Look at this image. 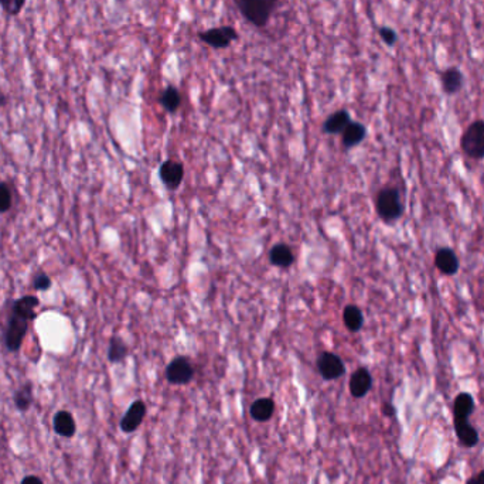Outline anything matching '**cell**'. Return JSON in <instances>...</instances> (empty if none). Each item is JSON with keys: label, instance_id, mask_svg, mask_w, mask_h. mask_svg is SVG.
Instances as JSON below:
<instances>
[{"label": "cell", "instance_id": "6da1fadb", "mask_svg": "<svg viewBox=\"0 0 484 484\" xmlns=\"http://www.w3.org/2000/svg\"><path fill=\"white\" fill-rule=\"evenodd\" d=\"M476 409L474 398L470 392H459L453 399V428L460 446L471 449L478 445L480 436L477 429L470 424V417Z\"/></svg>", "mask_w": 484, "mask_h": 484}, {"label": "cell", "instance_id": "7a4b0ae2", "mask_svg": "<svg viewBox=\"0 0 484 484\" xmlns=\"http://www.w3.org/2000/svg\"><path fill=\"white\" fill-rule=\"evenodd\" d=\"M234 2L241 15L256 27H263L269 22L278 5V0H234Z\"/></svg>", "mask_w": 484, "mask_h": 484}, {"label": "cell", "instance_id": "3957f363", "mask_svg": "<svg viewBox=\"0 0 484 484\" xmlns=\"http://www.w3.org/2000/svg\"><path fill=\"white\" fill-rule=\"evenodd\" d=\"M375 209L380 219L385 223H394L403 214V204L401 201L399 191L394 187L382 188L375 201Z\"/></svg>", "mask_w": 484, "mask_h": 484}, {"label": "cell", "instance_id": "277c9868", "mask_svg": "<svg viewBox=\"0 0 484 484\" xmlns=\"http://www.w3.org/2000/svg\"><path fill=\"white\" fill-rule=\"evenodd\" d=\"M460 148L470 159H484V120L477 119L469 125L460 137Z\"/></svg>", "mask_w": 484, "mask_h": 484}, {"label": "cell", "instance_id": "5b68a950", "mask_svg": "<svg viewBox=\"0 0 484 484\" xmlns=\"http://www.w3.org/2000/svg\"><path fill=\"white\" fill-rule=\"evenodd\" d=\"M29 321L30 320L12 312L5 330V345L9 352L18 353L22 349L23 340L29 330Z\"/></svg>", "mask_w": 484, "mask_h": 484}, {"label": "cell", "instance_id": "8992f818", "mask_svg": "<svg viewBox=\"0 0 484 484\" xmlns=\"http://www.w3.org/2000/svg\"><path fill=\"white\" fill-rule=\"evenodd\" d=\"M198 37L202 43H205L207 46H210L213 48H227L231 46L233 41L238 39V33L231 26H223V27L204 30L198 34Z\"/></svg>", "mask_w": 484, "mask_h": 484}, {"label": "cell", "instance_id": "52a82bcc", "mask_svg": "<svg viewBox=\"0 0 484 484\" xmlns=\"http://www.w3.org/2000/svg\"><path fill=\"white\" fill-rule=\"evenodd\" d=\"M194 377V368L186 357L174 359L166 368V378L173 385H186Z\"/></svg>", "mask_w": 484, "mask_h": 484}, {"label": "cell", "instance_id": "ba28073f", "mask_svg": "<svg viewBox=\"0 0 484 484\" xmlns=\"http://www.w3.org/2000/svg\"><path fill=\"white\" fill-rule=\"evenodd\" d=\"M146 417V405L144 401H134L120 420V429L125 434H133L137 431Z\"/></svg>", "mask_w": 484, "mask_h": 484}, {"label": "cell", "instance_id": "9c48e42d", "mask_svg": "<svg viewBox=\"0 0 484 484\" xmlns=\"http://www.w3.org/2000/svg\"><path fill=\"white\" fill-rule=\"evenodd\" d=\"M317 370H319V374L327 381L337 380L343 377L345 373L343 360L333 353L320 354V357L317 359Z\"/></svg>", "mask_w": 484, "mask_h": 484}, {"label": "cell", "instance_id": "30bf717a", "mask_svg": "<svg viewBox=\"0 0 484 484\" xmlns=\"http://www.w3.org/2000/svg\"><path fill=\"white\" fill-rule=\"evenodd\" d=\"M435 265L442 275L455 276L460 269V262L452 248H441L435 255Z\"/></svg>", "mask_w": 484, "mask_h": 484}, {"label": "cell", "instance_id": "8fae6325", "mask_svg": "<svg viewBox=\"0 0 484 484\" xmlns=\"http://www.w3.org/2000/svg\"><path fill=\"white\" fill-rule=\"evenodd\" d=\"M159 174L162 181L166 184L167 188L174 190L180 186V183L183 181L184 177V169L180 163L173 162V160H166L160 169H159Z\"/></svg>", "mask_w": 484, "mask_h": 484}, {"label": "cell", "instance_id": "7c38bea8", "mask_svg": "<svg viewBox=\"0 0 484 484\" xmlns=\"http://www.w3.org/2000/svg\"><path fill=\"white\" fill-rule=\"evenodd\" d=\"M350 392L354 398H364L373 388V377L367 368H359L350 378Z\"/></svg>", "mask_w": 484, "mask_h": 484}, {"label": "cell", "instance_id": "4fadbf2b", "mask_svg": "<svg viewBox=\"0 0 484 484\" xmlns=\"http://www.w3.org/2000/svg\"><path fill=\"white\" fill-rule=\"evenodd\" d=\"M54 432L62 438H73L77 432V425L73 415L68 410H60L55 413L53 421Z\"/></svg>", "mask_w": 484, "mask_h": 484}, {"label": "cell", "instance_id": "5bb4252c", "mask_svg": "<svg viewBox=\"0 0 484 484\" xmlns=\"http://www.w3.org/2000/svg\"><path fill=\"white\" fill-rule=\"evenodd\" d=\"M442 90L446 95H455L463 88V74L456 67H450L441 73Z\"/></svg>", "mask_w": 484, "mask_h": 484}, {"label": "cell", "instance_id": "9a60e30c", "mask_svg": "<svg viewBox=\"0 0 484 484\" xmlns=\"http://www.w3.org/2000/svg\"><path fill=\"white\" fill-rule=\"evenodd\" d=\"M40 305V300L37 296L34 295H26L18 300L13 302V306H12V312L27 319V320H33L36 319V309L39 307Z\"/></svg>", "mask_w": 484, "mask_h": 484}, {"label": "cell", "instance_id": "2e32d148", "mask_svg": "<svg viewBox=\"0 0 484 484\" xmlns=\"http://www.w3.org/2000/svg\"><path fill=\"white\" fill-rule=\"evenodd\" d=\"M343 145L345 148H353L360 145L367 134V129L360 122H350L343 130Z\"/></svg>", "mask_w": 484, "mask_h": 484}, {"label": "cell", "instance_id": "e0dca14e", "mask_svg": "<svg viewBox=\"0 0 484 484\" xmlns=\"http://www.w3.org/2000/svg\"><path fill=\"white\" fill-rule=\"evenodd\" d=\"M275 412V402L270 398H259L256 399L249 409L251 418L256 422H266L272 418Z\"/></svg>", "mask_w": 484, "mask_h": 484}, {"label": "cell", "instance_id": "ac0fdd59", "mask_svg": "<svg viewBox=\"0 0 484 484\" xmlns=\"http://www.w3.org/2000/svg\"><path fill=\"white\" fill-rule=\"evenodd\" d=\"M350 122H352L350 113L347 111L341 109L327 118V120L323 125V130L326 133H343V130L347 127Z\"/></svg>", "mask_w": 484, "mask_h": 484}, {"label": "cell", "instance_id": "d6986e66", "mask_svg": "<svg viewBox=\"0 0 484 484\" xmlns=\"http://www.w3.org/2000/svg\"><path fill=\"white\" fill-rule=\"evenodd\" d=\"M269 259L272 262V265L275 266H279V268H288L293 263V252L292 249L285 245V244H279V245H275L270 252H269Z\"/></svg>", "mask_w": 484, "mask_h": 484}, {"label": "cell", "instance_id": "ffe728a7", "mask_svg": "<svg viewBox=\"0 0 484 484\" xmlns=\"http://www.w3.org/2000/svg\"><path fill=\"white\" fill-rule=\"evenodd\" d=\"M343 321L350 331H359L364 324L363 312L354 305L345 306L343 312Z\"/></svg>", "mask_w": 484, "mask_h": 484}, {"label": "cell", "instance_id": "44dd1931", "mask_svg": "<svg viewBox=\"0 0 484 484\" xmlns=\"http://www.w3.org/2000/svg\"><path fill=\"white\" fill-rule=\"evenodd\" d=\"M33 402H34L33 384L26 382L15 392V405L20 412H26L32 408Z\"/></svg>", "mask_w": 484, "mask_h": 484}, {"label": "cell", "instance_id": "7402d4cb", "mask_svg": "<svg viewBox=\"0 0 484 484\" xmlns=\"http://www.w3.org/2000/svg\"><path fill=\"white\" fill-rule=\"evenodd\" d=\"M127 356V345L125 341L119 337L111 338L109 347H108V360L111 363H120L126 359Z\"/></svg>", "mask_w": 484, "mask_h": 484}, {"label": "cell", "instance_id": "603a6c76", "mask_svg": "<svg viewBox=\"0 0 484 484\" xmlns=\"http://www.w3.org/2000/svg\"><path fill=\"white\" fill-rule=\"evenodd\" d=\"M159 101L167 112H176L181 104V97L174 87H167L160 95Z\"/></svg>", "mask_w": 484, "mask_h": 484}, {"label": "cell", "instance_id": "cb8c5ba5", "mask_svg": "<svg viewBox=\"0 0 484 484\" xmlns=\"http://www.w3.org/2000/svg\"><path fill=\"white\" fill-rule=\"evenodd\" d=\"M13 195L8 183L0 181V214H5L12 209Z\"/></svg>", "mask_w": 484, "mask_h": 484}, {"label": "cell", "instance_id": "d4e9b609", "mask_svg": "<svg viewBox=\"0 0 484 484\" xmlns=\"http://www.w3.org/2000/svg\"><path fill=\"white\" fill-rule=\"evenodd\" d=\"M25 5L26 0H0V6H2V9L11 16L20 15Z\"/></svg>", "mask_w": 484, "mask_h": 484}, {"label": "cell", "instance_id": "484cf974", "mask_svg": "<svg viewBox=\"0 0 484 484\" xmlns=\"http://www.w3.org/2000/svg\"><path fill=\"white\" fill-rule=\"evenodd\" d=\"M53 282H51V278L50 276L46 273V272H39L36 276H34V279H33V288L34 291L37 292H44V291H48L51 288Z\"/></svg>", "mask_w": 484, "mask_h": 484}, {"label": "cell", "instance_id": "4316f807", "mask_svg": "<svg viewBox=\"0 0 484 484\" xmlns=\"http://www.w3.org/2000/svg\"><path fill=\"white\" fill-rule=\"evenodd\" d=\"M378 33H380V37L382 39V41L387 46H389V47L394 46L396 43V40H398L396 32L394 29H391V27H380Z\"/></svg>", "mask_w": 484, "mask_h": 484}, {"label": "cell", "instance_id": "83f0119b", "mask_svg": "<svg viewBox=\"0 0 484 484\" xmlns=\"http://www.w3.org/2000/svg\"><path fill=\"white\" fill-rule=\"evenodd\" d=\"M466 484H484V469L480 470L477 474L471 476L470 478H467Z\"/></svg>", "mask_w": 484, "mask_h": 484}, {"label": "cell", "instance_id": "f1b7e54d", "mask_svg": "<svg viewBox=\"0 0 484 484\" xmlns=\"http://www.w3.org/2000/svg\"><path fill=\"white\" fill-rule=\"evenodd\" d=\"M382 413L385 415V417H388V418H392V417H394V415L396 413V409H395V406H394L392 403H389V402H385V403L382 405Z\"/></svg>", "mask_w": 484, "mask_h": 484}, {"label": "cell", "instance_id": "f546056e", "mask_svg": "<svg viewBox=\"0 0 484 484\" xmlns=\"http://www.w3.org/2000/svg\"><path fill=\"white\" fill-rule=\"evenodd\" d=\"M20 484H44V483H43V480H41L40 477H37V476H27V477H25V478L22 480Z\"/></svg>", "mask_w": 484, "mask_h": 484}, {"label": "cell", "instance_id": "4dcf8cb0", "mask_svg": "<svg viewBox=\"0 0 484 484\" xmlns=\"http://www.w3.org/2000/svg\"><path fill=\"white\" fill-rule=\"evenodd\" d=\"M8 102H9V99H8L6 94H5V92H2V91H0V108H2V106H6V105H8Z\"/></svg>", "mask_w": 484, "mask_h": 484}]
</instances>
